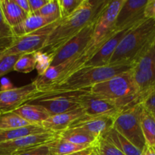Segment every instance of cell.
<instances>
[{
  "label": "cell",
  "mask_w": 155,
  "mask_h": 155,
  "mask_svg": "<svg viewBox=\"0 0 155 155\" xmlns=\"http://www.w3.org/2000/svg\"><path fill=\"white\" fill-rule=\"evenodd\" d=\"M154 39L155 21L146 18L125 35L108 65H129L133 68Z\"/></svg>",
  "instance_id": "obj_3"
},
{
  "label": "cell",
  "mask_w": 155,
  "mask_h": 155,
  "mask_svg": "<svg viewBox=\"0 0 155 155\" xmlns=\"http://www.w3.org/2000/svg\"><path fill=\"white\" fill-rule=\"evenodd\" d=\"M21 54L0 56V78L10 71H14V66Z\"/></svg>",
  "instance_id": "obj_33"
},
{
  "label": "cell",
  "mask_w": 155,
  "mask_h": 155,
  "mask_svg": "<svg viewBox=\"0 0 155 155\" xmlns=\"http://www.w3.org/2000/svg\"><path fill=\"white\" fill-rule=\"evenodd\" d=\"M132 69L129 65L83 67L60 83L42 91H77L89 89L94 85Z\"/></svg>",
  "instance_id": "obj_5"
},
{
  "label": "cell",
  "mask_w": 155,
  "mask_h": 155,
  "mask_svg": "<svg viewBox=\"0 0 155 155\" xmlns=\"http://www.w3.org/2000/svg\"><path fill=\"white\" fill-rule=\"evenodd\" d=\"M141 127L145 145L155 148V114L142 105L141 113Z\"/></svg>",
  "instance_id": "obj_24"
},
{
  "label": "cell",
  "mask_w": 155,
  "mask_h": 155,
  "mask_svg": "<svg viewBox=\"0 0 155 155\" xmlns=\"http://www.w3.org/2000/svg\"><path fill=\"white\" fill-rule=\"evenodd\" d=\"M47 132L48 131L45 130L41 125H30L12 130H0V142L15 140Z\"/></svg>",
  "instance_id": "obj_22"
},
{
  "label": "cell",
  "mask_w": 155,
  "mask_h": 155,
  "mask_svg": "<svg viewBox=\"0 0 155 155\" xmlns=\"http://www.w3.org/2000/svg\"><path fill=\"white\" fill-rule=\"evenodd\" d=\"M101 137L113 144L115 147L120 150L126 155L142 154V151H140L139 148L133 145L128 139H127L120 133H118L115 129H110L107 133H106Z\"/></svg>",
  "instance_id": "obj_23"
},
{
  "label": "cell",
  "mask_w": 155,
  "mask_h": 155,
  "mask_svg": "<svg viewBox=\"0 0 155 155\" xmlns=\"http://www.w3.org/2000/svg\"><path fill=\"white\" fill-rule=\"evenodd\" d=\"M15 38L13 30L5 19L0 8V53L11 46Z\"/></svg>",
  "instance_id": "obj_27"
},
{
  "label": "cell",
  "mask_w": 155,
  "mask_h": 155,
  "mask_svg": "<svg viewBox=\"0 0 155 155\" xmlns=\"http://www.w3.org/2000/svg\"><path fill=\"white\" fill-rule=\"evenodd\" d=\"M148 0H125L117 15L114 30L120 32L131 29L146 19L144 14Z\"/></svg>",
  "instance_id": "obj_11"
},
{
  "label": "cell",
  "mask_w": 155,
  "mask_h": 155,
  "mask_svg": "<svg viewBox=\"0 0 155 155\" xmlns=\"http://www.w3.org/2000/svg\"><path fill=\"white\" fill-rule=\"evenodd\" d=\"M124 1L125 0H114V1L109 2L107 5L103 10L98 18L93 35L88 43L87 46L77 57L71 60L68 67L65 69L56 83H60L61 81L78 71L79 69L83 68L85 64L99 50L101 45L104 42H107L114 34L116 33V32L114 30V24L117 15L121 6L124 4Z\"/></svg>",
  "instance_id": "obj_2"
},
{
  "label": "cell",
  "mask_w": 155,
  "mask_h": 155,
  "mask_svg": "<svg viewBox=\"0 0 155 155\" xmlns=\"http://www.w3.org/2000/svg\"><path fill=\"white\" fill-rule=\"evenodd\" d=\"M30 4V11L32 14L35 13L38 10L43 7L45 4L48 2V0H28Z\"/></svg>",
  "instance_id": "obj_37"
},
{
  "label": "cell",
  "mask_w": 155,
  "mask_h": 155,
  "mask_svg": "<svg viewBox=\"0 0 155 155\" xmlns=\"http://www.w3.org/2000/svg\"><path fill=\"white\" fill-rule=\"evenodd\" d=\"M142 110V104L124 110L115 117L113 128L142 151L145 141L141 127Z\"/></svg>",
  "instance_id": "obj_8"
},
{
  "label": "cell",
  "mask_w": 155,
  "mask_h": 155,
  "mask_svg": "<svg viewBox=\"0 0 155 155\" xmlns=\"http://www.w3.org/2000/svg\"><path fill=\"white\" fill-rule=\"evenodd\" d=\"M89 155H102L101 154V153L99 152V151H98V149L96 148V147H95V145H94L93 147H92V151L90 152V154Z\"/></svg>",
  "instance_id": "obj_42"
},
{
  "label": "cell",
  "mask_w": 155,
  "mask_h": 155,
  "mask_svg": "<svg viewBox=\"0 0 155 155\" xmlns=\"http://www.w3.org/2000/svg\"><path fill=\"white\" fill-rule=\"evenodd\" d=\"M98 20V18L96 21L88 24L77 34L61 45L52 54L51 66H56L77 57L85 49L90 41Z\"/></svg>",
  "instance_id": "obj_10"
},
{
  "label": "cell",
  "mask_w": 155,
  "mask_h": 155,
  "mask_svg": "<svg viewBox=\"0 0 155 155\" xmlns=\"http://www.w3.org/2000/svg\"><path fill=\"white\" fill-rule=\"evenodd\" d=\"M61 19L62 18H60L58 21L32 33L16 36L13 44L8 48L0 53V56L24 54L40 51L46 42L50 33L58 25Z\"/></svg>",
  "instance_id": "obj_9"
},
{
  "label": "cell",
  "mask_w": 155,
  "mask_h": 155,
  "mask_svg": "<svg viewBox=\"0 0 155 155\" xmlns=\"http://www.w3.org/2000/svg\"><path fill=\"white\" fill-rule=\"evenodd\" d=\"M48 144L39 145L18 155H50Z\"/></svg>",
  "instance_id": "obj_34"
},
{
  "label": "cell",
  "mask_w": 155,
  "mask_h": 155,
  "mask_svg": "<svg viewBox=\"0 0 155 155\" xmlns=\"http://www.w3.org/2000/svg\"><path fill=\"white\" fill-rule=\"evenodd\" d=\"M13 112L33 125H41L50 117L48 112L42 106L32 104H23Z\"/></svg>",
  "instance_id": "obj_19"
},
{
  "label": "cell",
  "mask_w": 155,
  "mask_h": 155,
  "mask_svg": "<svg viewBox=\"0 0 155 155\" xmlns=\"http://www.w3.org/2000/svg\"><path fill=\"white\" fill-rule=\"evenodd\" d=\"M38 89L33 81L25 86L0 92V113L14 111L26 104Z\"/></svg>",
  "instance_id": "obj_14"
},
{
  "label": "cell",
  "mask_w": 155,
  "mask_h": 155,
  "mask_svg": "<svg viewBox=\"0 0 155 155\" xmlns=\"http://www.w3.org/2000/svg\"><path fill=\"white\" fill-rule=\"evenodd\" d=\"M132 29V28H131ZM131 29L122 30L114 34L108 40L104 42L95 55L85 64L84 67L107 66L120 41Z\"/></svg>",
  "instance_id": "obj_16"
},
{
  "label": "cell",
  "mask_w": 155,
  "mask_h": 155,
  "mask_svg": "<svg viewBox=\"0 0 155 155\" xmlns=\"http://www.w3.org/2000/svg\"><path fill=\"white\" fill-rule=\"evenodd\" d=\"M18 6L24 11L25 13L28 15H31V11H30V4H29L28 0H15Z\"/></svg>",
  "instance_id": "obj_39"
},
{
  "label": "cell",
  "mask_w": 155,
  "mask_h": 155,
  "mask_svg": "<svg viewBox=\"0 0 155 155\" xmlns=\"http://www.w3.org/2000/svg\"><path fill=\"white\" fill-rule=\"evenodd\" d=\"M115 117L110 116H85L77 120L69 128H81L97 138L104 136L113 128Z\"/></svg>",
  "instance_id": "obj_15"
},
{
  "label": "cell",
  "mask_w": 155,
  "mask_h": 155,
  "mask_svg": "<svg viewBox=\"0 0 155 155\" xmlns=\"http://www.w3.org/2000/svg\"><path fill=\"white\" fill-rule=\"evenodd\" d=\"M89 89L77 91H38L26 104L42 106L50 116L59 114L80 108L79 98Z\"/></svg>",
  "instance_id": "obj_6"
},
{
  "label": "cell",
  "mask_w": 155,
  "mask_h": 155,
  "mask_svg": "<svg viewBox=\"0 0 155 155\" xmlns=\"http://www.w3.org/2000/svg\"><path fill=\"white\" fill-rule=\"evenodd\" d=\"M83 2V0H58L61 18H65L72 15Z\"/></svg>",
  "instance_id": "obj_30"
},
{
  "label": "cell",
  "mask_w": 155,
  "mask_h": 155,
  "mask_svg": "<svg viewBox=\"0 0 155 155\" xmlns=\"http://www.w3.org/2000/svg\"><path fill=\"white\" fill-rule=\"evenodd\" d=\"M35 56H36V60L35 69H36V71H37L38 76L42 75L51 66L52 57L50 54L40 51H36Z\"/></svg>",
  "instance_id": "obj_32"
},
{
  "label": "cell",
  "mask_w": 155,
  "mask_h": 155,
  "mask_svg": "<svg viewBox=\"0 0 155 155\" xmlns=\"http://www.w3.org/2000/svg\"><path fill=\"white\" fill-rule=\"evenodd\" d=\"M0 115H1V113H0Z\"/></svg>",
  "instance_id": "obj_43"
},
{
  "label": "cell",
  "mask_w": 155,
  "mask_h": 155,
  "mask_svg": "<svg viewBox=\"0 0 155 155\" xmlns=\"http://www.w3.org/2000/svg\"><path fill=\"white\" fill-rule=\"evenodd\" d=\"M58 20V19L54 18L39 16L32 14L27 17V19L22 24L12 28V30L15 36H21L42 28L45 26L48 25Z\"/></svg>",
  "instance_id": "obj_20"
},
{
  "label": "cell",
  "mask_w": 155,
  "mask_h": 155,
  "mask_svg": "<svg viewBox=\"0 0 155 155\" xmlns=\"http://www.w3.org/2000/svg\"><path fill=\"white\" fill-rule=\"evenodd\" d=\"M0 8L5 19L12 28L22 24L29 16L15 0H0Z\"/></svg>",
  "instance_id": "obj_18"
},
{
  "label": "cell",
  "mask_w": 155,
  "mask_h": 155,
  "mask_svg": "<svg viewBox=\"0 0 155 155\" xmlns=\"http://www.w3.org/2000/svg\"><path fill=\"white\" fill-rule=\"evenodd\" d=\"M141 155H155V148L145 145Z\"/></svg>",
  "instance_id": "obj_40"
},
{
  "label": "cell",
  "mask_w": 155,
  "mask_h": 155,
  "mask_svg": "<svg viewBox=\"0 0 155 155\" xmlns=\"http://www.w3.org/2000/svg\"><path fill=\"white\" fill-rule=\"evenodd\" d=\"M36 63L35 52L21 54L14 66V71L23 74H28L35 69Z\"/></svg>",
  "instance_id": "obj_28"
},
{
  "label": "cell",
  "mask_w": 155,
  "mask_h": 155,
  "mask_svg": "<svg viewBox=\"0 0 155 155\" xmlns=\"http://www.w3.org/2000/svg\"><path fill=\"white\" fill-rule=\"evenodd\" d=\"M33 15L59 19L61 18L58 0H48V2Z\"/></svg>",
  "instance_id": "obj_29"
},
{
  "label": "cell",
  "mask_w": 155,
  "mask_h": 155,
  "mask_svg": "<svg viewBox=\"0 0 155 155\" xmlns=\"http://www.w3.org/2000/svg\"><path fill=\"white\" fill-rule=\"evenodd\" d=\"M48 145L49 148L50 155H68L91 147L89 145H81L71 143L58 138L56 140L49 142Z\"/></svg>",
  "instance_id": "obj_25"
},
{
  "label": "cell",
  "mask_w": 155,
  "mask_h": 155,
  "mask_svg": "<svg viewBox=\"0 0 155 155\" xmlns=\"http://www.w3.org/2000/svg\"><path fill=\"white\" fill-rule=\"evenodd\" d=\"M110 0H83L80 7L70 16L62 18L51 31L40 51L52 54L67 41L88 24L96 21Z\"/></svg>",
  "instance_id": "obj_1"
},
{
  "label": "cell",
  "mask_w": 155,
  "mask_h": 155,
  "mask_svg": "<svg viewBox=\"0 0 155 155\" xmlns=\"http://www.w3.org/2000/svg\"><path fill=\"white\" fill-rule=\"evenodd\" d=\"M33 125L13 111L0 115V130H12Z\"/></svg>",
  "instance_id": "obj_26"
},
{
  "label": "cell",
  "mask_w": 155,
  "mask_h": 155,
  "mask_svg": "<svg viewBox=\"0 0 155 155\" xmlns=\"http://www.w3.org/2000/svg\"><path fill=\"white\" fill-rule=\"evenodd\" d=\"M79 104L85 114L88 116H110L116 117L124 110L115 101L94 95L89 90L80 95Z\"/></svg>",
  "instance_id": "obj_12"
},
{
  "label": "cell",
  "mask_w": 155,
  "mask_h": 155,
  "mask_svg": "<svg viewBox=\"0 0 155 155\" xmlns=\"http://www.w3.org/2000/svg\"><path fill=\"white\" fill-rule=\"evenodd\" d=\"M141 104L145 109L155 114V89L145 97Z\"/></svg>",
  "instance_id": "obj_35"
},
{
  "label": "cell",
  "mask_w": 155,
  "mask_h": 155,
  "mask_svg": "<svg viewBox=\"0 0 155 155\" xmlns=\"http://www.w3.org/2000/svg\"><path fill=\"white\" fill-rule=\"evenodd\" d=\"M95 147L102 155H126L110 142L100 137L95 144Z\"/></svg>",
  "instance_id": "obj_31"
},
{
  "label": "cell",
  "mask_w": 155,
  "mask_h": 155,
  "mask_svg": "<svg viewBox=\"0 0 155 155\" xmlns=\"http://www.w3.org/2000/svg\"><path fill=\"white\" fill-rule=\"evenodd\" d=\"M14 85L8 78H2L0 81V92H5L14 89Z\"/></svg>",
  "instance_id": "obj_38"
},
{
  "label": "cell",
  "mask_w": 155,
  "mask_h": 155,
  "mask_svg": "<svg viewBox=\"0 0 155 155\" xmlns=\"http://www.w3.org/2000/svg\"><path fill=\"white\" fill-rule=\"evenodd\" d=\"M58 138V133L47 132L15 140L0 142V155H18L28 150L48 144Z\"/></svg>",
  "instance_id": "obj_13"
},
{
  "label": "cell",
  "mask_w": 155,
  "mask_h": 155,
  "mask_svg": "<svg viewBox=\"0 0 155 155\" xmlns=\"http://www.w3.org/2000/svg\"><path fill=\"white\" fill-rule=\"evenodd\" d=\"M91 93L117 103L123 110L136 104L139 89L132 69L94 85Z\"/></svg>",
  "instance_id": "obj_4"
},
{
  "label": "cell",
  "mask_w": 155,
  "mask_h": 155,
  "mask_svg": "<svg viewBox=\"0 0 155 155\" xmlns=\"http://www.w3.org/2000/svg\"><path fill=\"white\" fill-rule=\"evenodd\" d=\"M58 139L81 145H95L99 138L81 128H68L58 133Z\"/></svg>",
  "instance_id": "obj_21"
},
{
  "label": "cell",
  "mask_w": 155,
  "mask_h": 155,
  "mask_svg": "<svg viewBox=\"0 0 155 155\" xmlns=\"http://www.w3.org/2000/svg\"><path fill=\"white\" fill-rule=\"evenodd\" d=\"M132 71L139 89L136 104H141L155 89V39L133 65Z\"/></svg>",
  "instance_id": "obj_7"
},
{
  "label": "cell",
  "mask_w": 155,
  "mask_h": 155,
  "mask_svg": "<svg viewBox=\"0 0 155 155\" xmlns=\"http://www.w3.org/2000/svg\"><path fill=\"white\" fill-rule=\"evenodd\" d=\"M92 147H93V145L91 147H89V148H86V149H84V150H82V151H77V152H75V153H72V154H70L68 155H89V154H90L91 151H92Z\"/></svg>",
  "instance_id": "obj_41"
},
{
  "label": "cell",
  "mask_w": 155,
  "mask_h": 155,
  "mask_svg": "<svg viewBox=\"0 0 155 155\" xmlns=\"http://www.w3.org/2000/svg\"><path fill=\"white\" fill-rule=\"evenodd\" d=\"M144 14L146 18L155 21V0H148Z\"/></svg>",
  "instance_id": "obj_36"
},
{
  "label": "cell",
  "mask_w": 155,
  "mask_h": 155,
  "mask_svg": "<svg viewBox=\"0 0 155 155\" xmlns=\"http://www.w3.org/2000/svg\"><path fill=\"white\" fill-rule=\"evenodd\" d=\"M85 115L83 109L80 107L71 111L50 116L42 123L41 126L48 132L60 133L69 128L77 120Z\"/></svg>",
  "instance_id": "obj_17"
}]
</instances>
